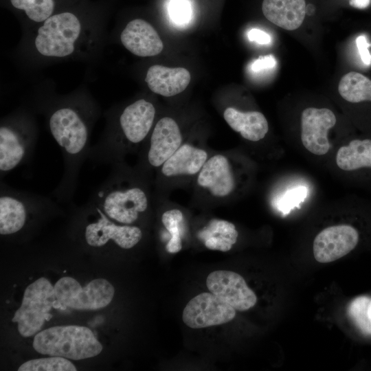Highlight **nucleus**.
Returning a JSON list of instances; mask_svg holds the SVG:
<instances>
[{
    "instance_id": "obj_1",
    "label": "nucleus",
    "mask_w": 371,
    "mask_h": 371,
    "mask_svg": "<svg viewBox=\"0 0 371 371\" xmlns=\"http://www.w3.org/2000/svg\"><path fill=\"white\" fill-rule=\"evenodd\" d=\"M133 175L122 162L113 166L87 201L114 222L134 225L148 211L150 201L146 185Z\"/></svg>"
},
{
    "instance_id": "obj_2",
    "label": "nucleus",
    "mask_w": 371,
    "mask_h": 371,
    "mask_svg": "<svg viewBox=\"0 0 371 371\" xmlns=\"http://www.w3.org/2000/svg\"><path fill=\"white\" fill-rule=\"evenodd\" d=\"M156 110L144 99L126 106L98 142L91 146L88 158L96 165L112 166L122 163L124 156L142 144L153 126Z\"/></svg>"
},
{
    "instance_id": "obj_3",
    "label": "nucleus",
    "mask_w": 371,
    "mask_h": 371,
    "mask_svg": "<svg viewBox=\"0 0 371 371\" xmlns=\"http://www.w3.org/2000/svg\"><path fill=\"white\" fill-rule=\"evenodd\" d=\"M33 347L42 355L73 360L93 357L102 350L93 331L77 325L56 326L40 331L34 338Z\"/></svg>"
},
{
    "instance_id": "obj_4",
    "label": "nucleus",
    "mask_w": 371,
    "mask_h": 371,
    "mask_svg": "<svg viewBox=\"0 0 371 371\" xmlns=\"http://www.w3.org/2000/svg\"><path fill=\"white\" fill-rule=\"evenodd\" d=\"M57 201L38 194L0 183V234L12 235L22 230L32 214L58 211Z\"/></svg>"
},
{
    "instance_id": "obj_5",
    "label": "nucleus",
    "mask_w": 371,
    "mask_h": 371,
    "mask_svg": "<svg viewBox=\"0 0 371 371\" xmlns=\"http://www.w3.org/2000/svg\"><path fill=\"white\" fill-rule=\"evenodd\" d=\"M30 120L25 116H17L1 124V179L8 172L28 161L34 153L37 135Z\"/></svg>"
},
{
    "instance_id": "obj_6",
    "label": "nucleus",
    "mask_w": 371,
    "mask_h": 371,
    "mask_svg": "<svg viewBox=\"0 0 371 371\" xmlns=\"http://www.w3.org/2000/svg\"><path fill=\"white\" fill-rule=\"evenodd\" d=\"M78 210L87 221L84 238L91 247L101 248L113 243L121 249H130L142 239L140 227L114 222L88 201Z\"/></svg>"
},
{
    "instance_id": "obj_7",
    "label": "nucleus",
    "mask_w": 371,
    "mask_h": 371,
    "mask_svg": "<svg viewBox=\"0 0 371 371\" xmlns=\"http://www.w3.org/2000/svg\"><path fill=\"white\" fill-rule=\"evenodd\" d=\"M81 30V23L74 14L65 12L52 15L38 30L36 49L47 57L69 56L75 50Z\"/></svg>"
},
{
    "instance_id": "obj_8",
    "label": "nucleus",
    "mask_w": 371,
    "mask_h": 371,
    "mask_svg": "<svg viewBox=\"0 0 371 371\" xmlns=\"http://www.w3.org/2000/svg\"><path fill=\"white\" fill-rule=\"evenodd\" d=\"M56 301L54 286L45 278H40L27 286L22 303L12 319L18 323V330L24 337L38 333Z\"/></svg>"
},
{
    "instance_id": "obj_9",
    "label": "nucleus",
    "mask_w": 371,
    "mask_h": 371,
    "mask_svg": "<svg viewBox=\"0 0 371 371\" xmlns=\"http://www.w3.org/2000/svg\"><path fill=\"white\" fill-rule=\"evenodd\" d=\"M56 301L76 310H96L109 305L115 293L113 286L106 280L98 278L82 287L73 278L63 277L54 284Z\"/></svg>"
},
{
    "instance_id": "obj_10",
    "label": "nucleus",
    "mask_w": 371,
    "mask_h": 371,
    "mask_svg": "<svg viewBox=\"0 0 371 371\" xmlns=\"http://www.w3.org/2000/svg\"><path fill=\"white\" fill-rule=\"evenodd\" d=\"M236 310L211 292L201 293L192 298L183 311L185 324L203 328L227 323L234 319Z\"/></svg>"
},
{
    "instance_id": "obj_11",
    "label": "nucleus",
    "mask_w": 371,
    "mask_h": 371,
    "mask_svg": "<svg viewBox=\"0 0 371 371\" xmlns=\"http://www.w3.org/2000/svg\"><path fill=\"white\" fill-rule=\"evenodd\" d=\"M208 290L235 310L245 311L257 302L255 293L238 273L227 270L210 273L206 279Z\"/></svg>"
},
{
    "instance_id": "obj_12",
    "label": "nucleus",
    "mask_w": 371,
    "mask_h": 371,
    "mask_svg": "<svg viewBox=\"0 0 371 371\" xmlns=\"http://www.w3.org/2000/svg\"><path fill=\"white\" fill-rule=\"evenodd\" d=\"M359 240L358 230L350 225L328 227L314 239V257L321 263L331 262L350 253L356 247Z\"/></svg>"
},
{
    "instance_id": "obj_13",
    "label": "nucleus",
    "mask_w": 371,
    "mask_h": 371,
    "mask_svg": "<svg viewBox=\"0 0 371 371\" xmlns=\"http://www.w3.org/2000/svg\"><path fill=\"white\" fill-rule=\"evenodd\" d=\"M182 135L178 124L169 117L161 118L155 125L144 153V166L160 168L181 146Z\"/></svg>"
},
{
    "instance_id": "obj_14",
    "label": "nucleus",
    "mask_w": 371,
    "mask_h": 371,
    "mask_svg": "<svg viewBox=\"0 0 371 371\" xmlns=\"http://www.w3.org/2000/svg\"><path fill=\"white\" fill-rule=\"evenodd\" d=\"M336 123L328 109L309 107L301 115V141L305 148L315 155L326 154L330 148L328 132Z\"/></svg>"
},
{
    "instance_id": "obj_15",
    "label": "nucleus",
    "mask_w": 371,
    "mask_h": 371,
    "mask_svg": "<svg viewBox=\"0 0 371 371\" xmlns=\"http://www.w3.org/2000/svg\"><path fill=\"white\" fill-rule=\"evenodd\" d=\"M196 182L201 188L216 198L230 196L236 186L231 161L221 154L207 159L197 175Z\"/></svg>"
},
{
    "instance_id": "obj_16",
    "label": "nucleus",
    "mask_w": 371,
    "mask_h": 371,
    "mask_svg": "<svg viewBox=\"0 0 371 371\" xmlns=\"http://www.w3.org/2000/svg\"><path fill=\"white\" fill-rule=\"evenodd\" d=\"M120 41L126 49L140 57L156 56L164 48L155 29L141 19H133L126 25L120 34Z\"/></svg>"
},
{
    "instance_id": "obj_17",
    "label": "nucleus",
    "mask_w": 371,
    "mask_h": 371,
    "mask_svg": "<svg viewBox=\"0 0 371 371\" xmlns=\"http://www.w3.org/2000/svg\"><path fill=\"white\" fill-rule=\"evenodd\" d=\"M190 78V72L185 68L154 65L148 69L145 80L153 93L171 97L184 91Z\"/></svg>"
},
{
    "instance_id": "obj_18",
    "label": "nucleus",
    "mask_w": 371,
    "mask_h": 371,
    "mask_svg": "<svg viewBox=\"0 0 371 371\" xmlns=\"http://www.w3.org/2000/svg\"><path fill=\"white\" fill-rule=\"evenodd\" d=\"M208 159L206 150L190 144H182L177 151L161 166L166 177L198 175Z\"/></svg>"
},
{
    "instance_id": "obj_19",
    "label": "nucleus",
    "mask_w": 371,
    "mask_h": 371,
    "mask_svg": "<svg viewBox=\"0 0 371 371\" xmlns=\"http://www.w3.org/2000/svg\"><path fill=\"white\" fill-rule=\"evenodd\" d=\"M262 10L270 22L286 30L297 29L306 14L305 0H263Z\"/></svg>"
},
{
    "instance_id": "obj_20",
    "label": "nucleus",
    "mask_w": 371,
    "mask_h": 371,
    "mask_svg": "<svg viewBox=\"0 0 371 371\" xmlns=\"http://www.w3.org/2000/svg\"><path fill=\"white\" fill-rule=\"evenodd\" d=\"M223 117L234 131L249 141L258 142L263 139L269 131L268 122L259 111L243 112L228 107L223 113Z\"/></svg>"
},
{
    "instance_id": "obj_21",
    "label": "nucleus",
    "mask_w": 371,
    "mask_h": 371,
    "mask_svg": "<svg viewBox=\"0 0 371 371\" xmlns=\"http://www.w3.org/2000/svg\"><path fill=\"white\" fill-rule=\"evenodd\" d=\"M336 164L342 170L371 172V139H354L339 148Z\"/></svg>"
},
{
    "instance_id": "obj_22",
    "label": "nucleus",
    "mask_w": 371,
    "mask_h": 371,
    "mask_svg": "<svg viewBox=\"0 0 371 371\" xmlns=\"http://www.w3.org/2000/svg\"><path fill=\"white\" fill-rule=\"evenodd\" d=\"M238 232L227 221L213 218L199 232L198 237L211 250L228 251L236 243Z\"/></svg>"
},
{
    "instance_id": "obj_23",
    "label": "nucleus",
    "mask_w": 371,
    "mask_h": 371,
    "mask_svg": "<svg viewBox=\"0 0 371 371\" xmlns=\"http://www.w3.org/2000/svg\"><path fill=\"white\" fill-rule=\"evenodd\" d=\"M338 91L350 103L371 102V80L360 73L350 71L344 75Z\"/></svg>"
},
{
    "instance_id": "obj_24",
    "label": "nucleus",
    "mask_w": 371,
    "mask_h": 371,
    "mask_svg": "<svg viewBox=\"0 0 371 371\" xmlns=\"http://www.w3.org/2000/svg\"><path fill=\"white\" fill-rule=\"evenodd\" d=\"M161 223L169 232L170 238L166 244V250L171 254L182 249V236L184 232V216L179 209H170L163 212Z\"/></svg>"
},
{
    "instance_id": "obj_25",
    "label": "nucleus",
    "mask_w": 371,
    "mask_h": 371,
    "mask_svg": "<svg viewBox=\"0 0 371 371\" xmlns=\"http://www.w3.org/2000/svg\"><path fill=\"white\" fill-rule=\"evenodd\" d=\"M347 313L362 333L371 335V297L361 295L355 297L350 302Z\"/></svg>"
},
{
    "instance_id": "obj_26",
    "label": "nucleus",
    "mask_w": 371,
    "mask_h": 371,
    "mask_svg": "<svg viewBox=\"0 0 371 371\" xmlns=\"http://www.w3.org/2000/svg\"><path fill=\"white\" fill-rule=\"evenodd\" d=\"M17 9L24 10L28 18L35 22H43L52 15L54 0H10Z\"/></svg>"
},
{
    "instance_id": "obj_27",
    "label": "nucleus",
    "mask_w": 371,
    "mask_h": 371,
    "mask_svg": "<svg viewBox=\"0 0 371 371\" xmlns=\"http://www.w3.org/2000/svg\"><path fill=\"white\" fill-rule=\"evenodd\" d=\"M19 371H76V366L67 358L51 356L29 360L23 363Z\"/></svg>"
},
{
    "instance_id": "obj_28",
    "label": "nucleus",
    "mask_w": 371,
    "mask_h": 371,
    "mask_svg": "<svg viewBox=\"0 0 371 371\" xmlns=\"http://www.w3.org/2000/svg\"><path fill=\"white\" fill-rule=\"evenodd\" d=\"M307 195V189L304 186H299L287 190L278 202V209L284 214L289 213L293 208L299 205Z\"/></svg>"
},
{
    "instance_id": "obj_29",
    "label": "nucleus",
    "mask_w": 371,
    "mask_h": 371,
    "mask_svg": "<svg viewBox=\"0 0 371 371\" xmlns=\"http://www.w3.org/2000/svg\"><path fill=\"white\" fill-rule=\"evenodd\" d=\"M169 13L173 22L186 23L190 18V5L186 0H172L169 5Z\"/></svg>"
},
{
    "instance_id": "obj_30",
    "label": "nucleus",
    "mask_w": 371,
    "mask_h": 371,
    "mask_svg": "<svg viewBox=\"0 0 371 371\" xmlns=\"http://www.w3.org/2000/svg\"><path fill=\"white\" fill-rule=\"evenodd\" d=\"M276 65V60L272 55L260 56L255 60L250 66V69L254 72H260L267 69L273 68Z\"/></svg>"
},
{
    "instance_id": "obj_31",
    "label": "nucleus",
    "mask_w": 371,
    "mask_h": 371,
    "mask_svg": "<svg viewBox=\"0 0 371 371\" xmlns=\"http://www.w3.org/2000/svg\"><path fill=\"white\" fill-rule=\"evenodd\" d=\"M357 47L361 61L364 65L369 66L371 65V54L368 47L371 46L365 35H360L356 39Z\"/></svg>"
},
{
    "instance_id": "obj_32",
    "label": "nucleus",
    "mask_w": 371,
    "mask_h": 371,
    "mask_svg": "<svg viewBox=\"0 0 371 371\" xmlns=\"http://www.w3.org/2000/svg\"><path fill=\"white\" fill-rule=\"evenodd\" d=\"M247 37L250 41H254L261 45L269 44L271 41L269 34L258 29L250 30L247 32Z\"/></svg>"
},
{
    "instance_id": "obj_33",
    "label": "nucleus",
    "mask_w": 371,
    "mask_h": 371,
    "mask_svg": "<svg viewBox=\"0 0 371 371\" xmlns=\"http://www.w3.org/2000/svg\"><path fill=\"white\" fill-rule=\"evenodd\" d=\"M370 3L371 0H350V5L359 9L368 8Z\"/></svg>"
}]
</instances>
